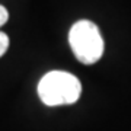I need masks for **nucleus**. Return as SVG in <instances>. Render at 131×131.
Masks as SVG:
<instances>
[{
    "instance_id": "obj_1",
    "label": "nucleus",
    "mask_w": 131,
    "mask_h": 131,
    "mask_svg": "<svg viewBox=\"0 0 131 131\" xmlns=\"http://www.w3.org/2000/svg\"><path fill=\"white\" fill-rule=\"evenodd\" d=\"M82 95V83L69 71L54 70L42 76L38 83V96L47 106L71 105Z\"/></svg>"
},
{
    "instance_id": "obj_3",
    "label": "nucleus",
    "mask_w": 131,
    "mask_h": 131,
    "mask_svg": "<svg viewBox=\"0 0 131 131\" xmlns=\"http://www.w3.org/2000/svg\"><path fill=\"white\" fill-rule=\"evenodd\" d=\"M7 48H9V38L5 32L0 31V57L7 51Z\"/></svg>"
},
{
    "instance_id": "obj_4",
    "label": "nucleus",
    "mask_w": 131,
    "mask_h": 131,
    "mask_svg": "<svg viewBox=\"0 0 131 131\" xmlns=\"http://www.w3.org/2000/svg\"><path fill=\"white\" fill-rule=\"evenodd\" d=\"M7 19H9V13H7V10H6L5 6L0 5V28L7 22Z\"/></svg>"
},
{
    "instance_id": "obj_2",
    "label": "nucleus",
    "mask_w": 131,
    "mask_h": 131,
    "mask_svg": "<svg viewBox=\"0 0 131 131\" xmlns=\"http://www.w3.org/2000/svg\"><path fill=\"white\" fill-rule=\"evenodd\" d=\"M69 44L74 57L86 66L101 60L105 50L98 25L88 19H80L73 24L69 32Z\"/></svg>"
}]
</instances>
